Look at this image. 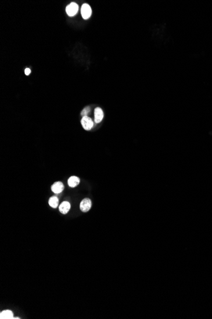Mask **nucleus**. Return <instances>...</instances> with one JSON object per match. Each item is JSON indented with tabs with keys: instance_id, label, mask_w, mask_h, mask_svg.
Returning <instances> with one entry per match:
<instances>
[{
	"instance_id": "11",
	"label": "nucleus",
	"mask_w": 212,
	"mask_h": 319,
	"mask_svg": "<svg viewBox=\"0 0 212 319\" xmlns=\"http://www.w3.org/2000/svg\"><path fill=\"white\" fill-rule=\"evenodd\" d=\"M90 112V108L89 107H87L86 108H85L83 111H82L81 113V115L83 116V117H85V116H87V115L88 114V113Z\"/></svg>"
},
{
	"instance_id": "1",
	"label": "nucleus",
	"mask_w": 212,
	"mask_h": 319,
	"mask_svg": "<svg viewBox=\"0 0 212 319\" xmlns=\"http://www.w3.org/2000/svg\"><path fill=\"white\" fill-rule=\"evenodd\" d=\"M78 5L76 3H71L66 7V13L67 14L70 16L72 17L74 16L76 14L78 11Z\"/></svg>"
},
{
	"instance_id": "6",
	"label": "nucleus",
	"mask_w": 212,
	"mask_h": 319,
	"mask_svg": "<svg viewBox=\"0 0 212 319\" xmlns=\"http://www.w3.org/2000/svg\"><path fill=\"white\" fill-rule=\"evenodd\" d=\"M104 118L103 111L100 108H96L95 109V122L96 123L100 122Z\"/></svg>"
},
{
	"instance_id": "12",
	"label": "nucleus",
	"mask_w": 212,
	"mask_h": 319,
	"mask_svg": "<svg viewBox=\"0 0 212 319\" xmlns=\"http://www.w3.org/2000/svg\"><path fill=\"white\" fill-rule=\"evenodd\" d=\"M30 73H31V70H30V69L28 68H26L25 70V74L26 75H29Z\"/></svg>"
},
{
	"instance_id": "7",
	"label": "nucleus",
	"mask_w": 212,
	"mask_h": 319,
	"mask_svg": "<svg viewBox=\"0 0 212 319\" xmlns=\"http://www.w3.org/2000/svg\"><path fill=\"white\" fill-rule=\"evenodd\" d=\"M59 211L62 214H67L71 209V205L69 202H64L59 206Z\"/></svg>"
},
{
	"instance_id": "8",
	"label": "nucleus",
	"mask_w": 212,
	"mask_h": 319,
	"mask_svg": "<svg viewBox=\"0 0 212 319\" xmlns=\"http://www.w3.org/2000/svg\"><path fill=\"white\" fill-rule=\"evenodd\" d=\"M0 318L1 319H13V314L11 310H4L0 314Z\"/></svg>"
},
{
	"instance_id": "2",
	"label": "nucleus",
	"mask_w": 212,
	"mask_h": 319,
	"mask_svg": "<svg viewBox=\"0 0 212 319\" xmlns=\"http://www.w3.org/2000/svg\"><path fill=\"white\" fill-rule=\"evenodd\" d=\"M81 12L82 17L84 19H88L92 16V9L88 4L85 3L81 6Z\"/></svg>"
},
{
	"instance_id": "4",
	"label": "nucleus",
	"mask_w": 212,
	"mask_h": 319,
	"mask_svg": "<svg viewBox=\"0 0 212 319\" xmlns=\"http://www.w3.org/2000/svg\"><path fill=\"white\" fill-rule=\"evenodd\" d=\"M92 207V202L90 199L85 198L81 201L79 205L80 210L83 212H87Z\"/></svg>"
},
{
	"instance_id": "3",
	"label": "nucleus",
	"mask_w": 212,
	"mask_h": 319,
	"mask_svg": "<svg viewBox=\"0 0 212 319\" xmlns=\"http://www.w3.org/2000/svg\"><path fill=\"white\" fill-rule=\"evenodd\" d=\"M81 124H82V126H83V128L85 130L89 131L93 128V122L91 119V118L88 117V116H85L82 118Z\"/></svg>"
},
{
	"instance_id": "10",
	"label": "nucleus",
	"mask_w": 212,
	"mask_h": 319,
	"mask_svg": "<svg viewBox=\"0 0 212 319\" xmlns=\"http://www.w3.org/2000/svg\"><path fill=\"white\" fill-rule=\"evenodd\" d=\"M49 203L50 206L53 209H56L59 205V199L57 196H52L49 199Z\"/></svg>"
},
{
	"instance_id": "9",
	"label": "nucleus",
	"mask_w": 212,
	"mask_h": 319,
	"mask_svg": "<svg viewBox=\"0 0 212 319\" xmlns=\"http://www.w3.org/2000/svg\"><path fill=\"white\" fill-rule=\"evenodd\" d=\"M80 182V179L75 176H72L70 177L68 180V185L71 187H76Z\"/></svg>"
},
{
	"instance_id": "13",
	"label": "nucleus",
	"mask_w": 212,
	"mask_h": 319,
	"mask_svg": "<svg viewBox=\"0 0 212 319\" xmlns=\"http://www.w3.org/2000/svg\"><path fill=\"white\" fill-rule=\"evenodd\" d=\"M13 319H20V318L19 317H14V318H13Z\"/></svg>"
},
{
	"instance_id": "5",
	"label": "nucleus",
	"mask_w": 212,
	"mask_h": 319,
	"mask_svg": "<svg viewBox=\"0 0 212 319\" xmlns=\"http://www.w3.org/2000/svg\"><path fill=\"white\" fill-rule=\"evenodd\" d=\"M64 189V184L61 182H57L52 185L51 189L55 194H59L62 192Z\"/></svg>"
}]
</instances>
